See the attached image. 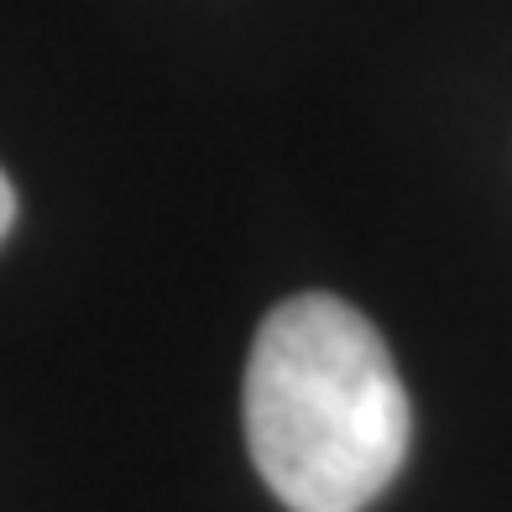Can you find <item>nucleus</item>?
<instances>
[{
    "mask_svg": "<svg viewBox=\"0 0 512 512\" xmlns=\"http://www.w3.org/2000/svg\"><path fill=\"white\" fill-rule=\"evenodd\" d=\"M11 220H16V189H11V178L0 173V241H6Z\"/></svg>",
    "mask_w": 512,
    "mask_h": 512,
    "instance_id": "obj_2",
    "label": "nucleus"
},
{
    "mask_svg": "<svg viewBox=\"0 0 512 512\" xmlns=\"http://www.w3.org/2000/svg\"><path fill=\"white\" fill-rule=\"evenodd\" d=\"M413 408L382 330L335 293H298L256 330L246 445L293 512H361L408 460Z\"/></svg>",
    "mask_w": 512,
    "mask_h": 512,
    "instance_id": "obj_1",
    "label": "nucleus"
}]
</instances>
